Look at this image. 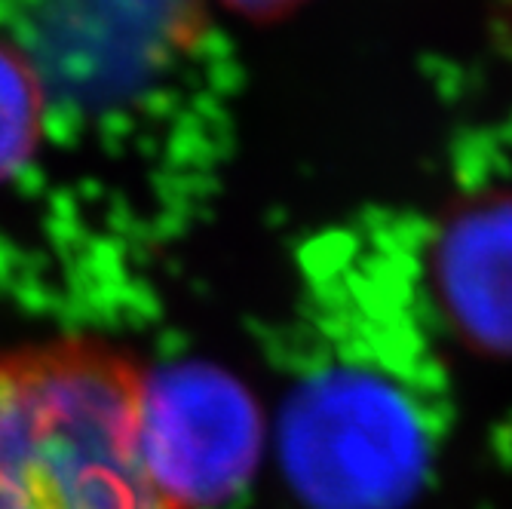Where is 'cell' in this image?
Instances as JSON below:
<instances>
[{
  "label": "cell",
  "mask_w": 512,
  "mask_h": 509,
  "mask_svg": "<svg viewBox=\"0 0 512 509\" xmlns=\"http://www.w3.org/2000/svg\"><path fill=\"white\" fill-rule=\"evenodd\" d=\"M142 390L92 335L0 356V509H178L148 470Z\"/></svg>",
  "instance_id": "obj_1"
},
{
  "label": "cell",
  "mask_w": 512,
  "mask_h": 509,
  "mask_svg": "<svg viewBox=\"0 0 512 509\" xmlns=\"http://www.w3.org/2000/svg\"><path fill=\"white\" fill-rule=\"evenodd\" d=\"M436 433L421 378L384 353L335 350L286 396L279 457L310 509H402L421 491Z\"/></svg>",
  "instance_id": "obj_2"
},
{
  "label": "cell",
  "mask_w": 512,
  "mask_h": 509,
  "mask_svg": "<svg viewBox=\"0 0 512 509\" xmlns=\"http://www.w3.org/2000/svg\"><path fill=\"white\" fill-rule=\"evenodd\" d=\"M264 421L252 393L212 365L145 375L142 448L148 470L178 509L234 497L258 467Z\"/></svg>",
  "instance_id": "obj_3"
},
{
  "label": "cell",
  "mask_w": 512,
  "mask_h": 509,
  "mask_svg": "<svg viewBox=\"0 0 512 509\" xmlns=\"http://www.w3.org/2000/svg\"><path fill=\"white\" fill-rule=\"evenodd\" d=\"M433 280L463 338L491 356H512V197L473 203L448 221Z\"/></svg>",
  "instance_id": "obj_4"
},
{
  "label": "cell",
  "mask_w": 512,
  "mask_h": 509,
  "mask_svg": "<svg viewBox=\"0 0 512 509\" xmlns=\"http://www.w3.org/2000/svg\"><path fill=\"white\" fill-rule=\"evenodd\" d=\"M34 114V92L25 68L0 50V175H7L28 154Z\"/></svg>",
  "instance_id": "obj_5"
},
{
  "label": "cell",
  "mask_w": 512,
  "mask_h": 509,
  "mask_svg": "<svg viewBox=\"0 0 512 509\" xmlns=\"http://www.w3.org/2000/svg\"><path fill=\"white\" fill-rule=\"evenodd\" d=\"M224 4L246 16H276L283 10H292L298 0H224Z\"/></svg>",
  "instance_id": "obj_6"
}]
</instances>
